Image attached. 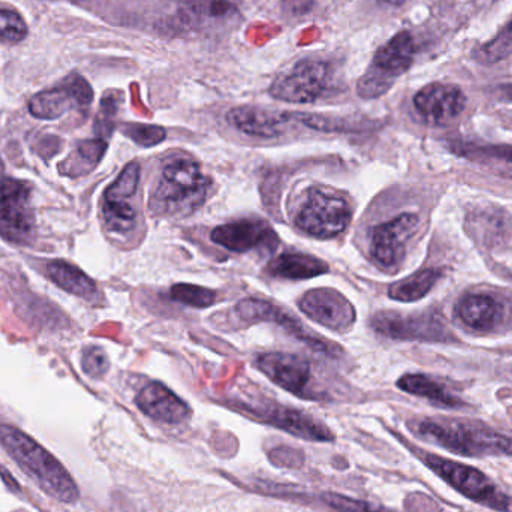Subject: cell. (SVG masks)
<instances>
[{
    "mask_svg": "<svg viewBox=\"0 0 512 512\" xmlns=\"http://www.w3.org/2000/svg\"><path fill=\"white\" fill-rule=\"evenodd\" d=\"M0 441L21 469L57 501H77L78 487L62 463L30 436L12 426H0Z\"/></svg>",
    "mask_w": 512,
    "mask_h": 512,
    "instance_id": "6da1fadb",
    "label": "cell"
},
{
    "mask_svg": "<svg viewBox=\"0 0 512 512\" xmlns=\"http://www.w3.org/2000/svg\"><path fill=\"white\" fill-rule=\"evenodd\" d=\"M210 179L200 165L188 158L165 162L161 179L153 191L150 210L155 216H186L206 203Z\"/></svg>",
    "mask_w": 512,
    "mask_h": 512,
    "instance_id": "7a4b0ae2",
    "label": "cell"
},
{
    "mask_svg": "<svg viewBox=\"0 0 512 512\" xmlns=\"http://www.w3.org/2000/svg\"><path fill=\"white\" fill-rule=\"evenodd\" d=\"M415 433L433 444L460 454V456H498L512 457V439L505 435L484 429L480 426L463 423V421L423 420L415 427Z\"/></svg>",
    "mask_w": 512,
    "mask_h": 512,
    "instance_id": "3957f363",
    "label": "cell"
},
{
    "mask_svg": "<svg viewBox=\"0 0 512 512\" xmlns=\"http://www.w3.org/2000/svg\"><path fill=\"white\" fill-rule=\"evenodd\" d=\"M351 219L352 207L345 197L331 189L312 186L304 192L294 224L313 239L328 240L340 236Z\"/></svg>",
    "mask_w": 512,
    "mask_h": 512,
    "instance_id": "277c9868",
    "label": "cell"
},
{
    "mask_svg": "<svg viewBox=\"0 0 512 512\" xmlns=\"http://www.w3.org/2000/svg\"><path fill=\"white\" fill-rule=\"evenodd\" d=\"M424 465L435 472L441 480L450 484L454 490L471 499L475 504L483 505L498 512H512V498L502 492L486 474L472 466L462 465L435 454L417 451Z\"/></svg>",
    "mask_w": 512,
    "mask_h": 512,
    "instance_id": "5b68a950",
    "label": "cell"
},
{
    "mask_svg": "<svg viewBox=\"0 0 512 512\" xmlns=\"http://www.w3.org/2000/svg\"><path fill=\"white\" fill-rule=\"evenodd\" d=\"M415 53L417 47L411 33L403 30L394 35L376 51L369 68L358 80V96L367 101L384 96L394 86L397 78L411 68Z\"/></svg>",
    "mask_w": 512,
    "mask_h": 512,
    "instance_id": "8992f818",
    "label": "cell"
},
{
    "mask_svg": "<svg viewBox=\"0 0 512 512\" xmlns=\"http://www.w3.org/2000/svg\"><path fill=\"white\" fill-rule=\"evenodd\" d=\"M370 325L376 333L394 340H420V342L456 340L444 316L435 310L415 313L384 310L373 316Z\"/></svg>",
    "mask_w": 512,
    "mask_h": 512,
    "instance_id": "52a82bcc",
    "label": "cell"
},
{
    "mask_svg": "<svg viewBox=\"0 0 512 512\" xmlns=\"http://www.w3.org/2000/svg\"><path fill=\"white\" fill-rule=\"evenodd\" d=\"M32 186L23 180L0 176V237L23 245L35 233Z\"/></svg>",
    "mask_w": 512,
    "mask_h": 512,
    "instance_id": "ba28073f",
    "label": "cell"
},
{
    "mask_svg": "<svg viewBox=\"0 0 512 512\" xmlns=\"http://www.w3.org/2000/svg\"><path fill=\"white\" fill-rule=\"evenodd\" d=\"M236 313L242 321L248 322V324L271 322V324L282 325L292 337L327 357L337 358L342 355V348L339 345L312 333L300 319L295 318V315L271 301L261 300V298H245L237 304Z\"/></svg>",
    "mask_w": 512,
    "mask_h": 512,
    "instance_id": "9c48e42d",
    "label": "cell"
},
{
    "mask_svg": "<svg viewBox=\"0 0 512 512\" xmlns=\"http://www.w3.org/2000/svg\"><path fill=\"white\" fill-rule=\"evenodd\" d=\"M330 66L319 60L304 59L295 63L291 71L279 75L268 93L277 101L288 104H312L328 89Z\"/></svg>",
    "mask_w": 512,
    "mask_h": 512,
    "instance_id": "30bf717a",
    "label": "cell"
},
{
    "mask_svg": "<svg viewBox=\"0 0 512 512\" xmlns=\"http://www.w3.org/2000/svg\"><path fill=\"white\" fill-rule=\"evenodd\" d=\"M93 89L86 78L74 72L63 78L57 86L36 93L29 102L33 117L56 120L72 110H83L93 102Z\"/></svg>",
    "mask_w": 512,
    "mask_h": 512,
    "instance_id": "8fae6325",
    "label": "cell"
},
{
    "mask_svg": "<svg viewBox=\"0 0 512 512\" xmlns=\"http://www.w3.org/2000/svg\"><path fill=\"white\" fill-rule=\"evenodd\" d=\"M140 174V164L129 162L105 191L102 216L111 233L128 234L134 230L137 212L131 200L140 185Z\"/></svg>",
    "mask_w": 512,
    "mask_h": 512,
    "instance_id": "7c38bea8",
    "label": "cell"
},
{
    "mask_svg": "<svg viewBox=\"0 0 512 512\" xmlns=\"http://www.w3.org/2000/svg\"><path fill=\"white\" fill-rule=\"evenodd\" d=\"M256 367L273 384L301 399H318L312 385V367L306 358L286 352H265L256 357Z\"/></svg>",
    "mask_w": 512,
    "mask_h": 512,
    "instance_id": "4fadbf2b",
    "label": "cell"
},
{
    "mask_svg": "<svg viewBox=\"0 0 512 512\" xmlns=\"http://www.w3.org/2000/svg\"><path fill=\"white\" fill-rule=\"evenodd\" d=\"M298 307L307 318L334 331L351 330L357 319L351 301L336 289H310L300 298Z\"/></svg>",
    "mask_w": 512,
    "mask_h": 512,
    "instance_id": "5bb4252c",
    "label": "cell"
},
{
    "mask_svg": "<svg viewBox=\"0 0 512 512\" xmlns=\"http://www.w3.org/2000/svg\"><path fill=\"white\" fill-rule=\"evenodd\" d=\"M420 218L414 213H402L391 221L376 225L372 231L373 259L379 267L394 268L402 262L406 254V243L417 231Z\"/></svg>",
    "mask_w": 512,
    "mask_h": 512,
    "instance_id": "9a60e30c",
    "label": "cell"
},
{
    "mask_svg": "<svg viewBox=\"0 0 512 512\" xmlns=\"http://www.w3.org/2000/svg\"><path fill=\"white\" fill-rule=\"evenodd\" d=\"M414 105L430 125H448L465 110L466 96L454 84L432 83L414 96Z\"/></svg>",
    "mask_w": 512,
    "mask_h": 512,
    "instance_id": "2e32d148",
    "label": "cell"
},
{
    "mask_svg": "<svg viewBox=\"0 0 512 512\" xmlns=\"http://www.w3.org/2000/svg\"><path fill=\"white\" fill-rule=\"evenodd\" d=\"M252 414H254L256 420L277 427V429L283 430L289 435L306 439V441H334L333 433L324 423L316 420L312 415L297 411V409L268 403V405L261 406V408L252 409Z\"/></svg>",
    "mask_w": 512,
    "mask_h": 512,
    "instance_id": "e0dca14e",
    "label": "cell"
},
{
    "mask_svg": "<svg viewBox=\"0 0 512 512\" xmlns=\"http://www.w3.org/2000/svg\"><path fill=\"white\" fill-rule=\"evenodd\" d=\"M210 239L216 245L236 254L254 251L262 246L273 251L279 243L270 225L265 224L264 221H251V219L221 225L212 231Z\"/></svg>",
    "mask_w": 512,
    "mask_h": 512,
    "instance_id": "ac0fdd59",
    "label": "cell"
},
{
    "mask_svg": "<svg viewBox=\"0 0 512 512\" xmlns=\"http://www.w3.org/2000/svg\"><path fill=\"white\" fill-rule=\"evenodd\" d=\"M135 403L144 415L165 424L185 423L192 414L188 403L161 382L147 384Z\"/></svg>",
    "mask_w": 512,
    "mask_h": 512,
    "instance_id": "d6986e66",
    "label": "cell"
},
{
    "mask_svg": "<svg viewBox=\"0 0 512 512\" xmlns=\"http://www.w3.org/2000/svg\"><path fill=\"white\" fill-rule=\"evenodd\" d=\"M227 120L237 131L261 138L280 137L285 126L292 122L291 111H271L251 105L228 111Z\"/></svg>",
    "mask_w": 512,
    "mask_h": 512,
    "instance_id": "ffe728a7",
    "label": "cell"
},
{
    "mask_svg": "<svg viewBox=\"0 0 512 512\" xmlns=\"http://www.w3.org/2000/svg\"><path fill=\"white\" fill-rule=\"evenodd\" d=\"M457 315L475 330H493L501 321L502 304L489 294H466L457 304Z\"/></svg>",
    "mask_w": 512,
    "mask_h": 512,
    "instance_id": "44dd1931",
    "label": "cell"
},
{
    "mask_svg": "<svg viewBox=\"0 0 512 512\" xmlns=\"http://www.w3.org/2000/svg\"><path fill=\"white\" fill-rule=\"evenodd\" d=\"M45 276L59 286L63 291L68 294L75 295V297L84 298V300H95L98 295V286L90 279L83 270L77 265L71 264L62 259H54V261L47 262L44 267Z\"/></svg>",
    "mask_w": 512,
    "mask_h": 512,
    "instance_id": "7402d4cb",
    "label": "cell"
},
{
    "mask_svg": "<svg viewBox=\"0 0 512 512\" xmlns=\"http://www.w3.org/2000/svg\"><path fill=\"white\" fill-rule=\"evenodd\" d=\"M265 271L280 279L304 280L330 273V265L312 255L282 254L274 258Z\"/></svg>",
    "mask_w": 512,
    "mask_h": 512,
    "instance_id": "603a6c76",
    "label": "cell"
},
{
    "mask_svg": "<svg viewBox=\"0 0 512 512\" xmlns=\"http://www.w3.org/2000/svg\"><path fill=\"white\" fill-rule=\"evenodd\" d=\"M397 387L405 393L414 394V396L423 397L439 406L445 408H459L462 406V400L448 391L441 382L430 378L427 375H405L397 381Z\"/></svg>",
    "mask_w": 512,
    "mask_h": 512,
    "instance_id": "cb8c5ba5",
    "label": "cell"
},
{
    "mask_svg": "<svg viewBox=\"0 0 512 512\" xmlns=\"http://www.w3.org/2000/svg\"><path fill=\"white\" fill-rule=\"evenodd\" d=\"M442 270L439 268H424L417 271L399 282L393 283L388 288V297L394 301H402V303H414L426 297L436 283L442 277Z\"/></svg>",
    "mask_w": 512,
    "mask_h": 512,
    "instance_id": "d4e9b609",
    "label": "cell"
},
{
    "mask_svg": "<svg viewBox=\"0 0 512 512\" xmlns=\"http://www.w3.org/2000/svg\"><path fill=\"white\" fill-rule=\"evenodd\" d=\"M107 147V141L101 140V138L83 141V143L78 144L74 155L69 156L65 164L60 165V170L66 176H86L98 167L99 162L102 161L105 152H107Z\"/></svg>",
    "mask_w": 512,
    "mask_h": 512,
    "instance_id": "484cf974",
    "label": "cell"
},
{
    "mask_svg": "<svg viewBox=\"0 0 512 512\" xmlns=\"http://www.w3.org/2000/svg\"><path fill=\"white\" fill-rule=\"evenodd\" d=\"M291 119L292 122L301 123V125L307 126V128L321 132H355L360 129V123L357 120L325 116V114L291 111Z\"/></svg>",
    "mask_w": 512,
    "mask_h": 512,
    "instance_id": "4316f807",
    "label": "cell"
},
{
    "mask_svg": "<svg viewBox=\"0 0 512 512\" xmlns=\"http://www.w3.org/2000/svg\"><path fill=\"white\" fill-rule=\"evenodd\" d=\"M170 295L177 303L195 307V309H206L218 300V294L213 289L191 285V283H177L170 289Z\"/></svg>",
    "mask_w": 512,
    "mask_h": 512,
    "instance_id": "83f0119b",
    "label": "cell"
},
{
    "mask_svg": "<svg viewBox=\"0 0 512 512\" xmlns=\"http://www.w3.org/2000/svg\"><path fill=\"white\" fill-rule=\"evenodd\" d=\"M512 54V18L502 27L501 32L478 50L477 60L484 63H496Z\"/></svg>",
    "mask_w": 512,
    "mask_h": 512,
    "instance_id": "f1b7e54d",
    "label": "cell"
},
{
    "mask_svg": "<svg viewBox=\"0 0 512 512\" xmlns=\"http://www.w3.org/2000/svg\"><path fill=\"white\" fill-rule=\"evenodd\" d=\"M27 33L29 27L20 12L0 8V42L18 44L26 39Z\"/></svg>",
    "mask_w": 512,
    "mask_h": 512,
    "instance_id": "f546056e",
    "label": "cell"
},
{
    "mask_svg": "<svg viewBox=\"0 0 512 512\" xmlns=\"http://www.w3.org/2000/svg\"><path fill=\"white\" fill-rule=\"evenodd\" d=\"M120 131L141 147L158 146L167 138V131L162 126L144 125V123H125Z\"/></svg>",
    "mask_w": 512,
    "mask_h": 512,
    "instance_id": "4dcf8cb0",
    "label": "cell"
},
{
    "mask_svg": "<svg viewBox=\"0 0 512 512\" xmlns=\"http://www.w3.org/2000/svg\"><path fill=\"white\" fill-rule=\"evenodd\" d=\"M322 504L327 505L333 511L337 512H391L378 505L369 504V502L355 501V499L346 498V496L336 495V493H322L319 496Z\"/></svg>",
    "mask_w": 512,
    "mask_h": 512,
    "instance_id": "1f68e13d",
    "label": "cell"
},
{
    "mask_svg": "<svg viewBox=\"0 0 512 512\" xmlns=\"http://www.w3.org/2000/svg\"><path fill=\"white\" fill-rule=\"evenodd\" d=\"M117 110H119V95L108 93L102 99L101 110H99L98 120H96V131L110 135L114 128L113 120Z\"/></svg>",
    "mask_w": 512,
    "mask_h": 512,
    "instance_id": "d6a6232c",
    "label": "cell"
},
{
    "mask_svg": "<svg viewBox=\"0 0 512 512\" xmlns=\"http://www.w3.org/2000/svg\"><path fill=\"white\" fill-rule=\"evenodd\" d=\"M83 369L84 372L93 378L104 375L108 369V358L101 348H87L83 354Z\"/></svg>",
    "mask_w": 512,
    "mask_h": 512,
    "instance_id": "836d02e7",
    "label": "cell"
},
{
    "mask_svg": "<svg viewBox=\"0 0 512 512\" xmlns=\"http://www.w3.org/2000/svg\"><path fill=\"white\" fill-rule=\"evenodd\" d=\"M271 463L279 466V468H300L303 465V456L300 451L292 450V448L280 447L270 453Z\"/></svg>",
    "mask_w": 512,
    "mask_h": 512,
    "instance_id": "e575fe53",
    "label": "cell"
},
{
    "mask_svg": "<svg viewBox=\"0 0 512 512\" xmlns=\"http://www.w3.org/2000/svg\"><path fill=\"white\" fill-rule=\"evenodd\" d=\"M313 0H283V9L292 15H303L312 8Z\"/></svg>",
    "mask_w": 512,
    "mask_h": 512,
    "instance_id": "d590c367",
    "label": "cell"
},
{
    "mask_svg": "<svg viewBox=\"0 0 512 512\" xmlns=\"http://www.w3.org/2000/svg\"><path fill=\"white\" fill-rule=\"evenodd\" d=\"M489 149L490 150H486V152L489 153L490 156L502 159V161L508 162V164L512 165V147H489Z\"/></svg>",
    "mask_w": 512,
    "mask_h": 512,
    "instance_id": "8d00e7d4",
    "label": "cell"
},
{
    "mask_svg": "<svg viewBox=\"0 0 512 512\" xmlns=\"http://www.w3.org/2000/svg\"><path fill=\"white\" fill-rule=\"evenodd\" d=\"M240 2L242 0H209L210 11H215V14H221V9H233Z\"/></svg>",
    "mask_w": 512,
    "mask_h": 512,
    "instance_id": "74e56055",
    "label": "cell"
},
{
    "mask_svg": "<svg viewBox=\"0 0 512 512\" xmlns=\"http://www.w3.org/2000/svg\"><path fill=\"white\" fill-rule=\"evenodd\" d=\"M379 2L385 3V5L400 6L408 2V0H379Z\"/></svg>",
    "mask_w": 512,
    "mask_h": 512,
    "instance_id": "f35d334b",
    "label": "cell"
}]
</instances>
